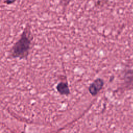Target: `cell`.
I'll return each instance as SVG.
<instances>
[{"mask_svg": "<svg viewBox=\"0 0 133 133\" xmlns=\"http://www.w3.org/2000/svg\"><path fill=\"white\" fill-rule=\"evenodd\" d=\"M31 44V31L27 25L23 31L19 39L11 49V55L14 58H23L29 54Z\"/></svg>", "mask_w": 133, "mask_h": 133, "instance_id": "6da1fadb", "label": "cell"}, {"mask_svg": "<svg viewBox=\"0 0 133 133\" xmlns=\"http://www.w3.org/2000/svg\"><path fill=\"white\" fill-rule=\"evenodd\" d=\"M104 85L103 81L100 78L96 79L90 85L89 91L92 96H96L102 89Z\"/></svg>", "mask_w": 133, "mask_h": 133, "instance_id": "7a4b0ae2", "label": "cell"}, {"mask_svg": "<svg viewBox=\"0 0 133 133\" xmlns=\"http://www.w3.org/2000/svg\"><path fill=\"white\" fill-rule=\"evenodd\" d=\"M124 79L126 87L129 89H133V70H128L126 71Z\"/></svg>", "mask_w": 133, "mask_h": 133, "instance_id": "3957f363", "label": "cell"}, {"mask_svg": "<svg viewBox=\"0 0 133 133\" xmlns=\"http://www.w3.org/2000/svg\"><path fill=\"white\" fill-rule=\"evenodd\" d=\"M57 91L62 95H68L70 94V89L68 84L66 82H61L59 83L57 86Z\"/></svg>", "mask_w": 133, "mask_h": 133, "instance_id": "277c9868", "label": "cell"}, {"mask_svg": "<svg viewBox=\"0 0 133 133\" xmlns=\"http://www.w3.org/2000/svg\"><path fill=\"white\" fill-rule=\"evenodd\" d=\"M17 0H5L4 1V3L7 5H10L15 3Z\"/></svg>", "mask_w": 133, "mask_h": 133, "instance_id": "5b68a950", "label": "cell"}]
</instances>
